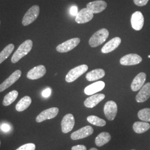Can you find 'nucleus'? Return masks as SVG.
I'll list each match as a JSON object with an SVG mask.
<instances>
[{
  "label": "nucleus",
  "mask_w": 150,
  "mask_h": 150,
  "mask_svg": "<svg viewBox=\"0 0 150 150\" xmlns=\"http://www.w3.org/2000/svg\"><path fill=\"white\" fill-rule=\"evenodd\" d=\"M33 42L31 40H27L20 45L17 50L13 54L11 58V62L13 64H16L22 58L26 56L32 48Z\"/></svg>",
  "instance_id": "f257e3e1"
},
{
  "label": "nucleus",
  "mask_w": 150,
  "mask_h": 150,
  "mask_svg": "<svg viewBox=\"0 0 150 150\" xmlns=\"http://www.w3.org/2000/svg\"><path fill=\"white\" fill-rule=\"evenodd\" d=\"M108 36L109 32L107 29H100L91 36L89 40V45L92 47H96L105 42Z\"/></svg>",
  "instance_id": "f03ea898"
},
{
  "label": "nucleus",
  "mask_w": 150,
  "mask_h": 150,
  "mask_svg": "<svg viewBox=\"0 0 150 150\" xmlns=\"http://www.w3.org/2000/svg\"><path fill=\"white\" fill-rule=\"evenodd\" d=\"M88 69L86 64H81L71 69L66 75L65 80L68 83H71L77 80L81 75L85 74Z\"/></svg>",
  "instance_id": "7ed1b4c3"
},
{
  "label": "nucleus",
  "mask_w": 150,
  "mask_h": 150,
  "mask_svg": "<svg viewBox=\"0 0 150 150\" xmlns=\"http://www.w3.org/2000/svg\"><path fill=\"white\" fill-rule=\"evenodd\" d=\"M40 7L38 5L32 6L25 13L22 19V25L27 26L35 21L39 16Z\"/></svg>",
  "instance_id": "20e7f679"
},
{
  "label": "nucleus",
  "mask_w": 150,
  "mask_h": 150,
  "mask_svg": "<svg viewBox=\"0 0 150 150\" xmlns=\"http://www.w3.org/2000/svg\"><path fill=\"white\" fill-rule=\"evenodd\" d=\"M80 42V39L79 38H71L59 45L56 47V51L60 53L67 52L75 48Z\"/></svg>",
  "instance_id": "39448f33"
},
{
  "label": "nucleus",
  "mask_w": 150,
  "mask_h": 150,
  "mask_svg": "<svg viewBox=\"0 0 150 150\" xmlns=\"http://www.w3.org/2000/svg\"><path fill=\"white\" fill-rule=\"evenodd\" d=\"M59 110L57 107H52L43 111L40 113L36 118L37 122H42L46 120L54 118L59 113Z\"/></svg>",
  "instance_id": "423d86ee"
},
{
  "label": "nucleus",
  "mask_w": 150,
  "mask_h": 150,
  "mask_svg": "<svg viewBox=\"0 0 150 150\" xmlns=\"http://www.w3.org/2000/svg\"><path fill=\"white\" fill-rule=\"evenodd\" d=\"M103 111L106 118L110 121H112L116 116L117 113V105L116 103L113 101H107L104 106Z\"/></svg>",
  "instance_id": "0eeeda50"
},
{
  "label": "nucleus",
  "mask_w": 150,
  "mask_h": 150,
  "mask_svg": "<svg viewBox=\"0 0 150 150\" xmlns=\"http://www.w3.org/2000/svg\"><path fill=\"white\" fill-rule=\"evenodd\" d=\"M21 74V70H16L8 77V78H7L0 85V92L5 91L7 88L12 86L13 83H15L20 78Z\"/></svg>",
  "instance_id": "6e6552de"
},
{
  "label": "nucleus",
  "mask_w": 150,
  "mask_h": 150,
  "mask_svg": "<svg viewBox=\"0 0 150 150\" xmlns=\"http://www.w3.org/2000/svg\"><path fill=\"white\" fill-rule=\"evenodd\" d=\"M142 61V57L137 54H130L123 56L120 61L123 66H132L139 64Z\"/></svg>",
  "instance_id": "1a4fd4ad"
},
{
  "label": "nucleus",
  "mask_w": 150,
  "mask_h": 150,
  "mask_svg": "<svg viewBox=\"0 0 150 150\" xmlns=\"http://www.w3.org/2000/svg\"><path fill=\"white\" fill-rule=\"evenodd\" d=\"M132 27L136 31L141 30L144 25V17L140 11L134 12L131 18Z\"/></svg>",
  "instance_id": "9d476101"
},
{
  "label": "nucleus",
  "mask_w": 150,
  "mask_h": 150,
  "mask_svg": "<svg viewBox=\"0 0 150 150\" xmlns=\"http://www.w3.org/2000/svg\"><path fill=\"white\" fill-rule=\"evenodd\" d=\"M75 121L73 115L69 113L64 116L61 121L62 131L64 134L70 132L74 127Z\"/></svg>",
  "instance_id": "9b49d317"
},
{
  "label": "nucleus",
  "mask_w": 150,
  "mask_h": 150,
  "mask_svg": "<svg viewBox=\"0 0 150 150\" xmlns=\"http://www.w3.org/2000/svg\"><path fill=\"white\" fill-rule=\"evenodd\" d=\"M93 18V13L86 7L78 12V13L76 16L75 21L77 23L82 24L90 21Z\"/></svg>",
  "instance_id": "f8f14e48"
},
{
  "label": "nucleus",
  "mask_w": 150,
  "mask_h": 150,
  "mask_svg": "<svg viewBox=\"0 0 150 150\" xmlns=\"http://www.w3.org/2000/svg\"><path fill=\"white\" fill-rule=\"evenodd\" d=\"M93 132V128L90 126H86L74 132L71 135V138L73 140L82 139L90 136Z\"/></svg>",
  "instance_id": "ddd939ff"
},
{
  "label": "nucleus",
  "mask_w": 150,
  "mask_h": 150,
  "mask_svg": "<svg viewBox=\"0 0 150 150\" xmlns=\"http://www.w3.org/2000/svg\"><path fill=\"white\" fill-rule=\"evenodd\" d=\"M46 72V67L43 65H38L28 72L27 77L30 80H38L42 77L45 75Z\"/></svg>",
  "instance_id": "4468645a"
},
{
  "label": "nucleus",
  "mask_w": 150,
  "mask_h": 150,
  "mask_svg": "<svg viewBox=\"0 0 150 150\" xmlns=\"http://www.w3.org/2000/svg\"><path fill=\"white\" fill-rule=\"evenodd\" d=\"M107 3L102 0L92 1L87 5V8L93 14L98 13L104 11L107 7Z\"/></svg>",
  "instance_id": "2eb2a0df"
},
{
  "label": "nucleus",
  "mask_w": 150,
  "mask_h": 150,
  "mask_svg": "<svg viewBox=\"0 0 150 150\" xmlns=\"http://www.w3.org/2000/svg\"><path fill=\"white\" fill-rule=\"evenodd\" d=\"M150 97V82L145 84L139 90V92L136 96V100L137 102H145Z\"/></svg>",
  "instance_id": "dca6fc26"
},
{
  "label": "nucleus",
  "mask_w": 150,
  "mask_h": 150,
  "mask_svg": "<svg viewBox=\"0 0 150 150\" xmlns=\"http://www.w3.org/2000/svg\"><path fill=\"white\" fill-rule=\"evenodd\" d=\"M121 42V38L116 37L113 38L106 43L101 49V52L103 54H108L118 47Z\"/></svg>",
  "instance_id": "f3484780"
},
{
  "label": "nucleus",
  "mask_w": 150,
  "mask_h": 150,
  "mask_svg": "<svg viewBox=\"0 0 150 150\" xmlns=\"http://www.w3.org/2000/svg\"><path fill=\"white\" fill-rule=\"evenodd\" d=\"M146 79V75L144 72H141L134 77L131 85V90L133 91L139 90L144 85Z\"/></svg>",
  "instance_id": "a211bd4d"
},
{
  "label": "nucleus",
  "mask_w": 150,
  "mask_h": 150,
  "mask_svg": "<svg viewBox=\"0 0 150 150\" xmlns=\"http://www.w3.org/2000/svg\"><path fill=\"white\" fill-rule=\"evenodd\" d=\"M105 98V95L102 93L94 94L88 97L84 102V105L87 108L95 107L100 102Z\"/></svg>",
  "instance_id": "6ab92c4d"
},
{
  "label": "nucleus",
  "mask_w": 150,
  "mask_h": 150,
  "mask_svg": "<svg viewBox=\"0 0 150 150\" xmlns=\"http://www.w3.org/2000/svg\"><path fill=\"white\" fill-rule=\"evenodd\" d=\"M105 86V83L103 81H97L87 86L84 92L87 95H92L97 92L102 90Z\"/></svg>",
  "instance_id": "aec40b11"
},
{
  "label": "nucleus",
  "mask_w": 150,
  "mask_h": 150,
  "mask_svg": "<svg viewBox=\"0 0 150 150\" xmlns=\"http://www.w3.org/2000/svg\"><path fill=\"white\" fill-rule=\"evenodd\" d=\"M105 75V71L101 69L92 70L86 75V79L88 81H94L103 78Z\"/></svg>",
  "instance_id": "412c9836"
},
{
  "label": "nucleus",
  "mask_w": 150,
  "mask_h": 150,
  "mask_svg": "<svg viewBox=\"0 0 150 150\" xmlns=\"http://www.w3.org/2000/svg\"><path fill=\"white\" fill-rule=\"evenodd\" d=\"M32 102L31 97L28 96L23 97L17 103L16 110L18 112H22L26 110L29 107Z\"/></svg>",
  "instance_id": "4be33fe9"
},
{
  "label": "nucleus",
  "mask_w": 150,
  "mask_h": 150,
  "mask_svg": "<svg viewBox=\"0 0 150 150\" xmlns=\"http://www.w3.org/2000/svg\"><path fill=\"white\" fill-rule=\"evenodd\" d=\"M111 139V134L106 132H103L97 136L95 139V144L97 146L101 147L107 144Z\"/></svg>",
  "instance_id": "5701e85b"
},
{
  "label": "nucleus",
  "mask_w": 150,
  "mask_h": 150,
  "mask_svg": "<svg viewBox=\"0 0 150 150\" xmlns=\"http://www.w3.org/2000/svg\"><path fill=\"white\" fill-rule=\"evenodd\" d=\"M150 128L149 123L147 122H136L133 125V129L137 134L144 133Z\"/></svg>",
  "instance_id": "b1692460"
},
{
  "label": "nucleus",
  "mask_w": 150,
  "mask_h": 150,
  "mask_svg": "<svg viewBox=\"0 0 150 150\" xmlns=\"http://www.w3.org/2000/svg\"><path fill=\"white\" fill-rule=\"evenodd\" d=\"M18 95V92L16 90L10 92L6 95L4 100H3V105L5 106H8L11 105L13 102H14L17 98Z\"/></svg>",
  "instance_id": "393cba45"
},
{
  "label": "nucleus",
  "mask_w": 150,
  "mask_h": 150,
  "mask_svg": "<svg viewBox=\"0 0 150 150\" xmlns=\"http://www.w3.org/2000/svg\"><path fill=\"white\" fill-rule=\"evenodd\" d=\"M15 48L13 44L11 43L6 46L4 50L0 52V64L7 59L12 54Z\"/></svg>",
  "instance_id": "a878e982"
},
{
  "label": "nucleus",
  "mask_w": 150,
  "mask_h": 150,
  "mask_svg": "<svg viewBox=\"0 0 150 150\" xmlns=\"http://www.w3.org/2000/svg\"><path fill=\"white\" fill-rule=\"evenodd\" d=\"M87 121L90 123H91L92 125H95L99 127H103L106 125V122L102 118H99L96 116L94 115H91L87 117Z\"/></svg>",
  "instance_id": "bb28decb"
},
{
  "label": "nucleus",
  "mask_w": 150,
  "mask_h": 150,
  "mask_svg": "<svg viewBox=\"0 0 150 150\" xmlns=\"http://www.w3.org/2000/svg\"><path fill=\"white\" fill-rule=\"evenodd\" d=\"M138 117L144 122H150V108H146L141 110L138 113Z\"/></svg>",
  "instance_id": "cd10ccee"
},
{
  "label": "nucleus",
  "mask_w": 150,
  "mask_h": 150,
  "mask_svg": "<svg viewBox=\"0 0 150 150\" xmlns=\"http://www.w3.org/2000/svg\"><path fill=\"white\" fill-rule=\"evenodd\" d=\"M36 146L34 144L28 143L22 145L16 150H35Z\"/></svg>",
  "instance_id": "c85d7f7f"
},
{
  "label": "nucleus",
  "mask_w": 150,
  "mask_h": 150,
  "mask_svg": "<svg viewBox=\"0 0 150 150\" xmlns=\"http://www.w3.org/2000/svg\"><path fill=\"white\" fill-rule=\"evenodd\" d=\"M149 0H134V4L138 6H145L149 2Z\"/></svg>",
  "instance_id": "c756f323"
},
{
  "label": "nucleus",
  "mask_w": 150,
  "mask_h": 150,
  "mask_svg": "<svg viewBox=\"0 0 150 150\" xmlns=\"http://www.w3.org/2000/svg\"><path fill=\"white\" fill-rule=\"evenodd\" d=\"M51 94V89L50 88H46L42 92V96L45 98H48Z\"/></svg>",
  "instance_id": "7c9ffc66"
},
{
  "label": "nucleus",
  "mask_w": 150,
  "mask_h": 150,
  "mask_svg": "<svg viewBox=\"0 0 150 150\" xmlns=\"http://www.w3.org/2000/svg\"><path fill=\"white\" fill-rule=\"evenodd\" d=\"M70 13L72 16H76L77 14L78 13V8L77 6H73L71 7L70 8Z\"/></svg>",
  "instance_id": "2f4dec72"
},
{
  "label": "nucleus",
  "mask_w": 150,
  "mask_h": 150,
  "mask_svg": "<svg viewBox=\"0 0 150 150\" xmlns=\"http://www.w3.org/2000/svg\"><path fill=\"white\" fill-rule=\"evenodd\" d=\"M86 146L84 145H79L74 146L72 147L71 150H86Z\"/></svg>",
  "instance_id": "473e14b6"
},
{
  "label": "nucleus",
  "mask_w": 150,
  "mask_h": 150,
  "mask_svg": "<svg viewBox=\"0 0 150 150\" xmlns=\"http://www.w3.org/2000/svg\"><path fill=\"white\" fill-rule=\"evenodd\" d=\"M1 129L3 131L6 132H8V131H10V126L9 125H8L7 123H4L1 126Z\"/></svg>",
  "instance_id": "72a5a7b5"
},
{
  "label": "nucleus",
  "mask_w": 150,
  "mask_h": 150,
  "mask_svg": "<svg viewBox=\"0 0 150 150\" xmlns=\"http://www.w3.org/2000/svg\"><path fill=\"white\" fill-rule=\"evenodd\" d=\"M90 150H98L96 148H94V147H93V148H91V149H90Z\"/></svg>",
  "instance_id": "f704fd0d"
},
{
  "label": "nucleus",
  "mask_w": 150,
  "mask_h": 150,
  "mask_svg": "<svg viewBox=\"0 0 150 150\" xmlns=\"http://www.w3.org/2000/svg\"><path fill=\"white\" fill-rule=\"evenodd\" d=\"M148 57H149V58H150V55H149V56H148Z\"/></svg>",
  "instance_id": "c9c22d12"
},
{
  "label": "nucleus",
  "mask_w": 150,
  "mask_h": 150,
  "mask_svg": "<svg viewBox=\"0 0 150 150\" xmlns=\"http://www.w3.org/2000/svg\"><path fill=\"white\" fill-rule=\"evenodd\" d=\"M0 146H1V141H0Z\"/></svg>",
  "instance_id": "e433bc0d"
},
{
  "label": "nucleus",
  "mask_w": 150,
  "mask_h": 150,
  "mask_svg": "<svg viewBox=\"0 0 150 150\" xmlns=\"http://www.w3.org/2000/svg\"></svg>",
  "instance_id": "4c0bfd02"
}]
</instances>
